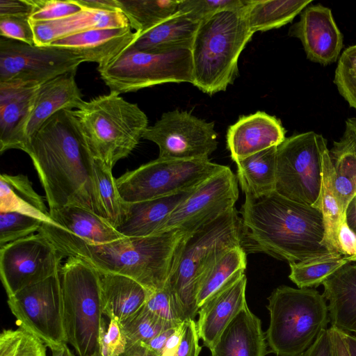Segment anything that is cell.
<instances>
[{
    "label": "cell",
    "mask_w": 356,
    "mask_h": 356,
    "mask_svg": "<svg viewBox=\"0 0 356 356\" xmlns=\"http://www.w3.org/2000/svg\"><path fill=\"white\" fill-rule=\"evenodd\" d=\"M25 152L49 211L77 206L102 216L94 186V158L72 110L62 109L48 119L31 137Z\"/></svg>",
    "instance_id": "1"
},
{
    "label": "cell",
    "mask_w": 356,
    "mask_h": 356,
    "mask_svg": "<svg viewBox=\"0 0 356 356\" xmlns=\"http://www.w3.org/2000/svg\"><path fill=\"white\" fill-rule=\"evenodd\" d=\"M241 206L242 247L291 263L331 253L323 244L325 227L318 208L289 200L276 191L245 195Z\"/></svg>",
    "instance_id": "2"
},
{
    "label": "cell",
    "mask_w": 356,
    "mask_h": 356,
    "mask_svg": "<svg viewBox=\"0 0 356 356\" xmlns=\"http://www.w3.org/2000/svg\"><path fill=\"white\" fill-rule=\"evenodd\" d=\"M39 232L49 238L66 257H77L101 273L129 277L150 292L165 287L187 234L171 230L149 236H124L94 245L54 224L44 223Z\"/></svg>",
    "instance_id": "3"
},
{
    "label": "cell",
    "mask_w": 356,
    "mask_h": 356,
    "mask_svg": "<svg viewBox=\"0 0 356 356\" xmlns=\"http://www.w3.org/2000/svg\"><path fill=\"white\" fill-rule=\"evenodd\" d=\"M246 3L221 10L202 21L191 47L193 83L202 92L225 91L238 72V58L254 33Z\"/></svg>",
    "instance_id": "4"
},
{
    "label": "cell",
    "mask_w": 356,
    "mask_h": 356,
    "mask_svg": "<svg viewBox=\"0 0 356 356\" xmlns=\"http://www.w3.org/2000/svg\"><path fill=\"white\" fill-rule=\"evenodd\" d=\"M242 245L241 218L234 207L211 224L183 238L165 286L184 321L197 315L200 283L227 250Z\"/></svg>",
    "instance_id": "5"
},
{
    "label": "cell",
    "mask_w": 356,
    "mask_h": 356,
    "mask_svg": "<svg viewBox=\"0 0 356 356\" xmlns=\"http://www.w3.org/2000/svg\"><path fill=\"white\" fill-rule=\"evenodd\" d=\"M72 112L93 158L111 169L131 154L148 127L138 104L114 91L83 101Z\"/></svg>",
    "instance_id": "6"
},
{
    "label": "cell",
    "mask_w": 356,
    "mask_h": 356,
    "mask_svg": "<svg viewBox=\"0 0 356 356\" xmlns=\"http://www.w3.org/2000/svg\"><path fill=\"white\" fill-rule=\"evenodd\" d=\"M270 323L266 332L270 353L299 356L327 329L326 299L313 288L280 286L268 298Z\"/></svg>",
    "instance_id": "7"
},
{
    "label": "cell",
    "mask_w": 356,
    "mask_h": 356,
    "mask_svg": "<svg viewBox=\"0 0 356 356\" xmlns=\"http://www.w3.org/2000/svg\"><path fill=\"white\" fill-rule=\"evenodd\" d=\"M60 277L67 343L77 356L100 354L102 317L100 273L87 262L68 257Z\"/></svg>",
    "instance_id": "8"
},
{
    "label": "cell",
    "mask_w": 356,
    "mask_h": 356,
    "mask_svg": "<svg viewBox=\"0 0 356 356\" xmlns=\"http://www.w3.org/2000/svg\"><path fill=\"white\" fill-rule=\"evenodd\" d=\"M225 165L209 159L159 158L127 171L116 179L123 200L135 203L196 188Z\"/></svg>",
    "instance_id": "9"
},
{
    "label": "cell",
    "mask_w": 356,
    "mask_h": 356,
    "mask_svg": "<svg viewBox=\"0 0 356 356\" xmlns=\"http://www.w3.org/2000/svg\"><path fill=\"white\" fill-rule=\"evenodd\" d=\"M97 70L111 91L119 94L167 83H192L191 49L148 53L128 48Z\"/></svg>",
    "instance_id": "10"
},
{
    "label": "cell",
    "mask_w": 356,
    "mask_h": 356,
    "mask_svg": "<svg viewBox=\"0 0 356 356\" xmlns=\"http://www.w3.org/2000/svg\"><path fill=\"white\" fill-rule=\"evenodd\" d=\"M325 145V138L312 131L286 138L277 150L275 191L320 209Z\"/></svg>",
    "instance_id": "11"
},
{
    "label": "cell",
    "mask_w": 356,
    "mask_h": 356,
    "mask_svg": "<svg viewBox=\"0 0 356 356\" xmlns=\"http://www.w3.org/2000/svg\"><path fill=\"white\" fill-rule=\"evenodd\" d=\"M83 62L63 47L0 38V83L40 86L65 74L76 73Z\"/></svg>",
    "instance_id": "12"
},
{
    "label": "cell",
    "mask_w": 356,
    "mask_h": 356,
    "mask_svg": "<svg viewBox=\"0 0 356 356\" xmlns=\"http://www.w3.org/2000/svg\"><path fill=\"white\" fill-rule=\"evenodd\" d=\"M7 302L19 327L50 349L67 343L60 273L8 297Z\"/></svg>",
    "instance_id": "13"
},
{
    "label": "cell",
    "mask_w": 356,
    "mask_h": 356,
    "mask_svg": "<svg viewBox=\"0 0 356 356\" xmlns=\"http://www.w3.org/2000/svg\"><path fill=\"white\" fill-rule=\"evenodd\" d=\"M65 257L41 232L0 248L1 280L8 297L59 273Z\"/></svg>",
    "instance_id": "14"
},
{
    "label": "cell",
    "mask_w": 356,
    "mask_h": 356,
    "mask_svg": "<svg viewBox=\"0 0 356 356\" xmlns=\"http://www.w3.org/2000/svg\"><path fill=\"white\" fill-rule=\"evenodd\" d=\"M143 138L158 146L161 159H209L218 147L213 122L177 109L163 113L146 129Z\"/></svg>",
    "instance_id": "15"
},
{
    "label": "cell",
    "mask_w": 356,
    "mask_h": 356,
    "mask_svg": "<svg viewBox=\"0 0 356 356\" xmlns=\"http://www.w3.org/2000/svg\"><path fill=\"white\" fill-rule=\"evenodd\" d=\"M238 197L237 177L225 165L173 211L159 234L171 230L194 233L234 208Z\"/></svg>",
    "instance_id": "16"
},
{
    "label": "cell",
    "mask_w": 356,
    "mask_h": 356,
    "mask_svg": "<svg viewBox=\"0 0 356 356\" xmlns=\"http://www.w3.org/2000/svg\"><path fill=\"white\" fill-rule=\"evenodd\" d=\"M76 73H67L40 86L28 109L6 143L1 154L17 149L26 152L31 137L54 114L62 109L78 108L83 102L76 80Z\"/></svg>",
    "instance_id": "17"
},
{
    "label": "cell",
    "mask_w": 356,
    "mask_h": 356,
    "mask_svg": "<svg viewBox=\"0 0 356 356\" xmlns=\"http://www.w3.org/2000/svg\"><path fill=\"white\" fill-rule=\"evenodd\" d=\"M289 35L300 40L307 58L327 65L340 57L343 37L331 10L320 3L308 6L300 19L289 29Z\"/></svg>",
    "instance_id": "18"
},
{
    "label": "cell",
    "mask_w": 356,
    "mask_h": 356,
    "mask_svg": "<svg viewBox=\"0 0 356 356\" xmlns=\"http://www.w3.org/2000/svg\"><path fill=\"white\" fill-rule=\"evenodd\" d=\"M247 277L241 273L208 298L199 308L196 323L203 345L211 348L222 331L246 305Z\"/></svg>",
    "instance_id": "19"
},
{
    "label": "cell",
    "mask_w": 356,
    "mask_h": 356,
    "mask_svg": "<svg viewBox=\"0 0 356 356\" xmlns=\"http://www.w3.org/2000/svg\"><path fill=\"white\" fill-rule=\"evenodd\" d=\"M286 131L276 117L263 111L242 115L227 132V147L236 163L269 147H278Z\"/></svg>",
    "instance_id": "20"
},
{
    "label": "cell",
    "mask_w": 356,
    "mask_h": 356,
    "mask_svg": "<svg viewBox=\"0 0 356 356\" xmlns=\"http://www.w3.org/2000/svg\"><path fill=\"white\" fill-rule=\"evenodd\" d=\"M138 38L130 26L96 29L65 37L49 45L71 50L84 62L95 63L103 67L126 51Z\"/></svg>",
    "instance_id": "21"
},
{
    "label": "cell",
    "mask_w": 356,
    "mask_h": 356,
    "mask_svg": "<svg viewBox=\"0 0 356 356\" xmlns=\"http://www.w3.org/2000/svg\"><path fill=\"white\" fill-rule=\"evenodd\" d=\"M267 346L261 320L246 305L209 350L211 356H266Z\"/></svg>",
    "instance_id": "22"
},
{
    "label": "cell",
    "mask_w": 356,
    "mask_h": 356,
    "mask_svg": "<svg viewBox=\"0 0 356 356\" xmlns=\"http://www.w3.org/2000/svg\"><path fill=\"white\" fill-rule=\"evenodd\" d=\"M31 22L37 46H47L57 40L88 30L129 26L127 17L120 11L87 8L58 20Z\"/></svg>",
    "instance_id": "23"
},
{
    "label": "cell",
    "mask_w": 356,
    "mask_h": 356,
    "mask_svg": "<svg viewBox=\"0 0 356 356\" xmlns=\"http://www.w3.org/2000/svg\"><path fill=\"white\" fill-rule=\"evenodd\" d=\"M322 284L331 327L356 335V264H346Z\"/></svg>",
    "instance_id": "24"
},
{
    "label": "cell",
    "mask_w": 356,
    "mask_h": 356,
    "mask_svg": "<svg viewBox=\"0 0 356 356\" xmlns=\"http://www.w3.org/2000/svg\"><path fill=\"white\" fill-rule=\"evenodd\" d=\"M195 189L150 200L127 203L124 218L116 227L117 230L124 236L143 237L159 234L173 211Z\"/></svg>",
    "instance_id": "25"
},
{
    "label": "cell",
    "mask_w": 356,
    "mask_h": 356,
    "mask_svg": "<svg viewBox=\"0 0 356 356\" xmlns=\"http://www.w3.org/2000/svg\"><path fill=\"white\" fill-rule=\"evenodd\" d=\"M99 273L103 315L122 324L143 307L151 293L143 286L123 275Z\"/></svg>",
    "instance_id": "26"
},
{
    "label": "cell",
    "mask_w": 356,
    "mask_h": 356,
    "mask_svg": "<svg viewBox=\"0 0 356 356\" xmlns=\"http://www.w3.org/2000/svg\"><path fill=\"white\" fill-rule=\"evenodd\" d=\"M200 24V22L177 12L163 23L140 35L129 48L148 53L191 49Z\"/></svg>",
    "instance_id": "27"
},
{
    "label": "cell",
    "mask_w": 356,
    "mask_h": 356,
    "mask_svg": "<svg viewBox=\"0 0 356 356\" xmlns=\"http://www.w3.org/2000/svg\"><path fill=\"white\" fill-rule=\"evenodd\" d=\"M49 213L56 226L87 243L103 244L124 237L104 217L83 207L69 206Z\"/></svg>",
    "instance_id": "28"
},
{
    "label": "cell",
    "mask_w": 356,
    "mask_h": 356,
    "mask_svg": "<svg viewBox=\"0 0 356 356\" xmlns=\"http://www.w3.org/2000/svg\"><path fill=\"white\" fill-rule=\"evenodd\" d=\"M11 211L33 217L43 224H54L44 199L24 175H1L0 212Z\"/></svg>",
    "instance_id": "29"
},
{
    "label": "cell",
    "mask_w": 356,
    "mask_h": 356,
    "mask_svg": "<svg viewBox=\"0 0 356 356\" xmlns=\"http://www.w3.org/2000/svg\"><path fill=\"white\" fill-rule=\"evenodd\" d=\"M277 147L273 146L237 162V180L245 195L259 197L275 191Z\"/></svg>",
    "instance_id": "30"
},
{
    "label": "cell",
    "mask_w": 356,
    "mask_h": 356,
    "mask_svg": "<svg viewBox=\"0 0 356 356\" xmlns=\"http://www.w3.org/2000/svg\"><path fill=\"white\" fill-rule=\"evenodd\" d=\"M312 0H247L246 14L250 31H266L293 21Z\"/></svg>",
    "instance_id": "31"
},
{
    "label": "cell",
    "mask_w": 356,
    "mask_h": 356,
    "mask_svg": "<svg viewBox=\"0 0 356 356\" xmlns=\"http://www.w3.org/2000/svg\"><path fill=\"white\" fill-rule=\"evenodd\" d=\"M138 37L163 23L178 11L180 0H116Z\"/></svg>",
    "instance_id": "32"
},
{
    "label": "cell",
    "mask_w": 356,
    "mask_h": 356,
    "mask_svg": "<svg viewBox=\"0 0 356 356\" xmlns=\"http://www.w3.org/2000/svg\"><path fill=\"white\" fill-rule=\"evenodd\" d=\"M323 181L320 210L323 218L325 235L322 244L330 251L341 254L338 241L340 224L346 217L343 215L333 188V165L327 146L322 152Z\"/></svg>",
    "instance_id": "33"
},
{
    "label": "cell",
    "mask_w": 356,
    "mask_h": 356,
    "mask_svg": "<svg viewBox=\"0 0 356 356\" xmlns=\"http://www.w3.org/2000/svg\"><path fill=\"white\" fill-rule=\"evenodd\" d=\"M39 86L12 82L0 83V147L6 143L25 115Z\"/></svg>",
    "instance_id": "34"
},
{
    "label": "cell",
    "mask_w": 356,
    "mask_h": 356,
    "mask_svg": "<svg viewBox=\"0 0 356 356\" xmlns=\"http://www.w3.org/2000/svg\"><path fill=\"white\" fill-rule=\"evenodd\" d=\"M247 253L242 245L225 252L204 275L198 288L197 305L200 308L206 300L235 276L243 273Z\"/></svg>",
    "instance_id": "35"
},
{
    "label": "cell",
    "mask_w": 356,
    "mask_h": 356,
    "mask_svg": "<svg viewBox=\"0 0 356 356\" xmlns=\"http://www.w3.org/2000/svg\"><path fill=\"white\" fill-rule=\"evenodd\" d=\"M93 181L102 216L116 228L124 218L127 203L120 195L112 169L95 158Z\"/></svg>",
    "instance_id": "36"
},
{
    "label": "cell",
    "mask_w": 356,
    "mask_h": 356,
    "mask_svg": "<svg viewBox=\"0 0 356 356\" xmlns=\"http://www.w3.org/2000/svg\"><path fill=\"white\" fill-rule=\"evenodd\" d=\"M333 165V188L343 215L356 195V155L341 140L329 149Z\"/></svg>",
    "instance_id": "37"
},
{
    "label": "cell",
    "mask_w": 356,
    "mask_h": 356,
    "mask_svg": "<svg viewBox=\"0 0 356 356\" xmlns=\"http://www.w3.org/2000/svg\"><path fill=\"white\" fill-rule=\"evenodd\" d=\"M348 263L345 256L333 252L316 259L289 264V277L298 288L316 287Z\"/></svg>",
    "instance_id": "38"
},
{
    "label": "cell",
    "mask_w": 356,
    "mask_h": 356,
    "mask_svg": "<svg viewBox=\"0 0 356 356\" xmlns=\"http://www.w3.org/2000/svg\"><path fill=\"white\" fill-rule=\"evenodd\" d=\"M47 346L39 338L19 327L0 334V356H47Z\"/></svg>",
    "instance_id": "39"
},
{
    "label": "cell",
    "mask_w": 356,
    "mask_h": 356,
    "mask_svg": "<svg viewBox=\"0 0 356 356\" xmlns=\"http://www.w3.org/2000/svg\"><path fill=\"white\" fill-rule=\"evenodd\" d=\"M127 343H145L172 326L143 307L132 318L120 324Z\"/></svg>",
    "instance_id": "40"
},
{
    "label": "cell",
    "mask_w": 356,
    "mask_h": 356,
    "mask_svg": "<svg viewBox=\"0 0 356 356\" xmlns=\"http://www.w3.org/2000/svg\"><path fill=\"white\" fill-rule=\"evenodd\" d=\"M334 83L341 96L356 109V44L347 47L341 54Z\"/></svg>",
    "instance_id": "41"
},
{
    "label": "cell",
    "mask_w": 356,
    "mask_h": 356,
    "mask_svg": "<svg viewBox=\"0 0 356 356\" xmlns=\"http://www.w3.org/2000/svg\"><path fill=\"white\" fill-rule=\"evenodd\" d=\"M43 222L17 212H0V248L39 232Z\"/></svg>",
    "instance_id": "42"
},
{
    "label": "cell",
    "mask_w": 356,
    "mask_h": 356,
    "mask_svg": "<svg viewBox=\"0 0 356 356\" xmlns=\"http://www.w3.org/2000/svg\"><path fill=\"white\" fill-rule=\"evenodd\" d=\"M246 0H180L178 13L201 22L214 14L243 6Z\"/></svg>",
    "instance_id": "43"
},
{
    "label": "cell",
    "mask_w": 356,
    "mask_h": 356,
    "mask_svg": "<svg viewBox=\"0 0 356 356\" xmlns=\"http://www.w3.org/2000/svg\"><path fill=\"white\" fill-rule=\"evenodd\" d=\"M33 10L31 22H50L60 19L83 10L84 8L75 0H33Z\"/></svg>",
    "instance_id": "44"
},
{
    "label": "cell",
    "mask_w": 356,
    "mask_h": 356,
    "mask_svg": "<svg viewBox=\"0 0 356 356\" xmlns=\"http://www.w3.org/2000/svg\"><path fill=\"white\" fill-rule=\"evenodd\" d=\"M144 307L172 326H177L183 322L175 307L171 294L165 286L161 290L151 292Z\"/></svg>",
    "instance_id": "45"
},
{
    "label": "cell",
    "mask_w": 356,
    "mask_h": 356,
    "mask_svg": "<svg viewBox=\"0 0 356 356\" xmlns=\"http://www.w3.org/2000/svg\"><path fill=\"white\" fill-rule=\"evenodd\" d=\"M0 35L35 45L33 30L28 15L0 16Z\"/></svg>",
    "instance_id": "46"
},
{
    "label": "cell",
    "mask_w": 356,
    "mask_h": 356,
    "mask_svg": "<svg viewBox=\"0 0 356 356\" xmlns=\"http://www.w3.org/2000/svg\"><path fill=\"white\" fill-rule=\"evenodd\" d=\"M127 345V339L118 321L115 318H110L107 327L104 322L99 340L101 355L120 356L126 351Z\"/></svg>",
    "instance_id": "47"
},
{
    "label": "cell",
    "mask_w": 356,
    "mask_h": 356,
    "mask_svg": "<svg viewBox=\"0 0 356 356\" xmlns=\"http://www.w3.org/2000/svg\"><path fill=\"white\" fill-rule=\"evenodd\" d=\"M200 337L196 323L188 318L181 323V333L175 356H199L202 347L199 345Z\"/></svg>",
    "instance_id": "48"
},
{
    "label": "cell",
    "mask_w": 356,
    "mask_h": 356,
    "mask_svg": "<svg viewBox=\"0 0 356 356\" xmlns=\"http://www.w3.org/2000/svg\"><path fill=\"white\" fill-rule=\"evenodd\" d=\"M338 241L342 255L347 257L356 255V233L348 226L346 217L339 228Z\"/></svg>",
    "instance_id": "49"
},
{
    "label": "cell",
    "mask_w": 356,
    "mask_h": 356,
    "mask_svg": "<svg viewBox=\"0 0 356 356\" xmlns=\"http://www.w3.org/2000/svg\"><path fill=\"white\" fill-rule=\"evenodd\" d=\"M299 356H335L329 328L323 331L315 342Z\"/></svg>",
    "instance_id": "50"
},
{
    "label": "cell",
    "mask_w": 356,
    "mask_h": 356,
    "mask_svg": "<svg viewBox=\"0 0 356 356\" xmlns=\"http://www.w3.org/2000/svg\"><path fill=\"white\" fill-rule=\"evenodd\" d=\"M33 10V0H0V16L28 15Z\"/></svg>",
    "instance_id": "51"
},
{
    "label": "cell",
    "mask_w": 356,
    "mask_h": 356,
    "mask_svg": "<svg viewBox=\"0 0 356 356\" xmlns=\"http://www.w3.org/2000/svg\"><path fill=\"white\" fill-rule=\"evenodd\" d=\"M176 327L163 330L148 342L142 344L155 356H161L168 337L173 332Z\"/></svg>",
    "instance_id": "52"
},
{
    "label": "cell",
    "mask_w": 356,
    "mask_h": 356,
    "mask_svg": "<svg viewBox=\"0 0 356 356\" xmlns=\"http://www.w3.org/2000/svg\"><path fill=\"white\" fill-rule=\"evenodd\" d=\"M84 8L104 11H120L116 0H75Z\"/></svg>",
    "instance_id": "53"
},
{
    "label": "cell",
    "mask_w": 356,
    "mask_h": 356,
    "mask_svg": "<svg viewBox=\"0 0 356 356\" xmlns=\"http://www.w3.org/2000/svg\"><path fill=\"white\" fill-rule=\"evenodd\" d=\"M340 140L356 155V118L346 120L344 133Z\"/></svg>",
    "instance_id": "54"
},
{
    "label": "cell",
    "mask_w": 356,
    "mask_h": 356,
    "mask_svg": "<svg viewBox=\"0 0 356 356\" xmlns=\"http://www.w3.org/2000/svg\"><path fill=\"white\" fill-rule=\"evenodd\" d=\"M181 323L175 327L168 337L161 356H175L180 341Z\"/></svg>",
    "instance_id": "55"
},
{
    "label": "cell",
    "mask_w": 356,
    "mask_h": 356,
    "mask_svg": "<svg viewBox=\"0 0 356 356\" xmlns=\"http://www.w3.org/2000/svg\"><path fill=\"white\" fill-rule=\"evenodd\" d=\"M335 356H350L341 331L333 327H329Z\"/></svg>",
    "instance_id": "56"
},
{
    "label": "cell",
    "mask_w": 356,
    "mask_h": 356,
    "mask_svg": "<svg viewBox=\"0 0 356 356\" xmlns=\"http://www.w3.org/2000/svg\"><path fill=\"white\" fill-rule=\"evenodd\" d=\"M120 356H155L142 343H130L127 345L126 351Z\"/></svg>",
    "instance_id": "57"
},
{
    "label": "cell",
    "mask_w": 356,
    "mask_h": 356,
    "mask_svg": "<svg viewBox=\"0 0 356 356\" xmlns=\"http://www.w3.org/2000/svg\"><path fill=\"white\" fill-rule=\"evenodd\" d=\"M346 219L348 226L356 233V195L347 207Z\"/></svg>",
    "instance_id": "58"
},
{
    "label": "cell",
    "mask_w": 356,
    "mask_h": 356,
    "mask_svg": "<svg viewBox=\"0 0 356 356\" xmlns=\"http://www.w3.org/2000/svg\"><path fill=\"white\" fill-rule=\"evenodd\" d=\"M350 356H356V335L341 332Z\"/></svg>",
    "instance_id": "59"
},
{
    "label": "cell",
    "mask_w": 356,
    "mask_h": 356,
    "mask_svg": "<svg viewBox=\"0 0 356 356\" xmlns=\"http://www.w3.org/2000/svg\"><path fill=\"white\" fill-rule=\"evenodd\" d=\"M51 356H75L69 348L67 343H65L51 349Z\"/></svg>",
    "instance_id": "60"
},
{
    "label": "cell",
    "mask_w": 356,
    "mask_h": 356,
    "mask_svg": "<svg viewBox=\"0 0 356 356\" xmlns=\"http://www.w3.org/2000/svg\"><path fill=\"white\" fill-rule=\"evenodd\" d=\"M346 257L348 262H352V261L356 262V255L353 256V257Z\"/></svg>",
    "instance_id": "61"
},
{
    "label": "cell",
    "mask_w": 356,
    "mask_h": 356,
    "mask_svg": "<svg viewBox=\"0 0 356 356\" xmlns=\"http://www.w3.org/2000/svg\"><path fill=\"white\" fill-rule=\"evenodd\" d=\"M93 356H102L101 354H97V355H95Z\"/></svg>",
    "instance_id": "62"
}]
</instances>
